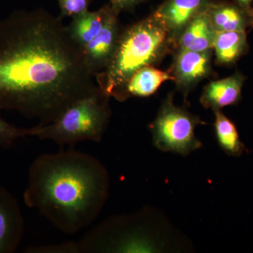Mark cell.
Masks as SVG:
<instances>
[{"label": "cell", "instance_id": "6da1fadb", "mask_svg": "<svg viewBox=\"0 0 253 253\" xmlns=\"http://www.w3.org/2000/svg\"><path fill=\"white\" fill-rule=\"evenodd\" d=\"M97 88L61 16L40 9L0 21V111L48 124Z\"/></svg>", "mask_w": 253, "mask_h": 253}, {"label": "cell", "instance_id": "7a4b0ae2", "mask_svg": "<svg viewBox=\"0 0 253 253\" xmlns=\"http://www.w3.org/2000/svg\"><path fill=\"white\" fill-rule=\"evenodd\" d=\"M109 185V174L99 159L69 148L33 161L23 201L56 229L74 235L99 217Z\"/></svg>", "mask_w": 253, "mask_h": 253}, {"label": "cell", "instance_id": "3957f363", "mask_svg": "<svg viewBox=\"0 0 253 253\" xmlns=\"http://www.w3.org/2000/svg\"><path fill=\"white\" fill-rule=\"evenodd\" d=\"M174 42L164 23L154 14L121 33L108 66L95 76L100 89L118 101L125 99V88L131 76L152 66Z\"/></svg>", "mask_w": 253, "mask_h": 253}, {"label": "cell", "instance_id": "277c9868", "mask_svg": "<svg viewBox=\"0 0 253 253\" xmlns=\"http://www.w3.org/2000/svg\"><path fill=\"white\" fill-rule=\"evenodd\" d=\"M109 96L97 89L78 100L54 122L33 126V135L61 147L72 148L81 141L99 142L111 116Z\"/></svg>", "mask_w": 253, "mask_h": 253}, {"label": "cell", "instance_id": "5b68a950", "mask_svg": "<svg viewBox=\"0 0 253 253\" xmlns=\"http://www.w3.org/2000/svg\"><path fill=\"white\" fill-rule=\"evenodd\" d=\"M201 123L199 118L174 106L169 96L151 126L154 144L166 152L189 154L202 146L194 132L195 127Z\"/></svg>", "mask_w": 253, "mask_h": 253}, {"label": "cell", "instance_id": "8992f818", "mask_svg": "<svg viewBox=\"0 0 253 253\" xmlns=\"http://www.w3.org/2000/svg\"><path fill=\"white\" fill-rule=\"evenodd\" d=\"M118 14L113 9L99 34L83 48L86 67L94 78L108 66L117 46L121 33Z\"/></svg>", "mask_w": 253, "mask_h": 253}, {"label": "cell", "instance_id": "52a82bcc", "mask_svg": "<svg viewBox=\"0 0 253 253\" xmlns=\"http://www.w3.org/2000/svg\"><path fill=\"white\" fill-rule=\"evenodd\" d=\"M25 221L17 200L0 187V253L16 252L22 241Z\"/></svg>", "mask_w": 253, "mask_h": 253}, {"label": "cell", "instance_id": "ba28073f", "mask_svg": "<svg viewBox=\"0 0 253 253\" xmlns=\"http://www.w3.org/2000/svg\"><path fill=\"white\" fill-rule=\"evenodd\" d=\"M211 50L199 52L179 49L171 73L178 87L188 90L208 77L211 69Z\"/></svg>", "mask_w": 253, "mask_h": 253}, {"label": "cell", "instance_id": "9c48e42d", "mask_svg": "<svg viewBox=\"0 0 253 253\" xmlns=\"http://www.w3.org/2000/svg\"><path fill=\"white\" fill-rule=\"evenodd\" d=\"M211 0H166L153 14L167 28L176 42L190 21L206 9Z\"/></svg>", "mask_w": 253, "mask_h": 253}, {"label": "cell", "instance_id": "30bf717a", "mask_svg": "<svg viewBox=\"0 0 253 253\" xmlns=\"http://www.w3.org/2000/svg\"><path fill=\"white\" fill-rule=\"evenodd\" d=\"M215 36L207 6L190 21L179 34L176 43L179 49L203 52L212 49Z\"/></svg>", "mask_w": 253, "mask_h": 253}, {"label": "cell", "instance_id": "8fae6325", "mask_svg": "<svg viewBox=\"0 0 253 253\" xmlns=\"http://www.w3.org/2000/svg\"><path fill=\"white\" fill-rule=\"evenodd\" d=\"M249 10L237 1H211L208 6L210 19L216 32H246L251 27Z\"/></svg>", "mask_w": 253, "mask_h": 253}, {"label": "cell", "instance_id": "7c38bea8", "mask_svg": "<svg viewBox=\"0 0 253 253\" xmlns=\"http://www.w3.org/2000/svg\"><path fill=\"white\" fill-rule=\"evenodd\" d=\"M244 78L239 73L230 77L211 82L205 87L201 102L206 109L215 111L237 104L241 98Z\"/></svg>", "mask_w": 253, "mask_h": 253}, {"label": "cell", "instance_id": "4fadbf2b", "mask_svg": "<svg viewBox=\"0 0 253 253\" xmlns=\"http://www.w3.org/2000/svg\"><path fill=\"white\" fill-rule=\"evenodd\" d=\"M113 9L111 4L105 5L97 11H87L72 18L66 27L70 36L82 49L99 34Z\"/></svg>", "mask_w": 253, "mask_h": 253}, {"label": "cell", "instance_id": "5bb4252c", "mask_svg": "<svg viewBox=\"0 0 253 253\" xmlns=\"http://www.w3.org/2000/svg\"><path fill=\"white\" fill-rule=\"evenodd\" d=\"M174 81L171 72L158 70L152 66H145L136 71L126 83L125 99L130 96L146 97L154 94L163 83Z\"/></svg>", "mask_w": 253, "mask_h": 253}, {"label": "cell", "instance_id": "9a60e30c", "mask_svg": "<svg viewBox=\"0 0 253 253\" xmlns=\"http://www.w3.org/2000/svg\"><path fill=\"white\" fill-rule=\"evenodd\" d=\"M248 46L245 31L216 32L213 48L220 64L235 63L247 51Z\"/></svg>", "mask_w": 253, "mask_h": 253}, {"label": "cell", "instance_id": "2e32d148", "mask_svg": "<svg viewBox=\"0 0 253 253\" xmlns=\"http://www.w3.org/2000/svg\"><path fill=\"white\" fill-rule=\"evenodd\" d=\"M215 113L216 136L221 149L232 156H240L246 149L244 144L240 140L239 133L235 125L224 116L220 110Z\"/></svg>", "mask_w": 253, "mask_h": 253}, {"label": "cell", "instance_id": "e0dca14e", "mask_svg": "<svg viewBox=\"0 0 253 253\" xmlns=\"http://www.w3.org/2000/svg\"><path fill=\"white\" fill-rule=\"evenodd\" d=\"M33 127L22 128L5 121L0 114V146L9 149L14 146L18 139L32 136Z\"/></svg>", "mask_w": 253, "mask_h": 253}, {"label": "cell", "instance_id": "ac0fdd59", "mask_svg": "<svg viewBox=\"0 0 253 253\" xmlns=\"http://www.w3.org/2000/svg\"><path fill=\"white\" fill-rule=\"evenodd\" d=\"M61 17H75L89 11L91 0H57Z\"/></svg>", "mask_w": 253, "mask_h": 253}, {"label": "cell", "instance_id": "d6986e66", "mask_svg": "<svg viewBox=\"0 0 253 253\" xmlns=\"http://www.w3.org/2000/svg\"><path fill=\"white\" fill-rule=\"evenodd\" d=\"M28 253H80L77 242L68 241L61 244L35 246L26 250Z\"/></svg>", "mask_w": 253, "mask_h": 253}, {"label": "cell", "instance_id": "ffe728a7", "mask_svg": "<svg viewBox=\"0 0 253 253\" xmlns=\"http://www.w3.org/2000/svg\"><path fill=\"white\" fill-rule=\"evenodd\" d=\"M145 0H110L111 6L118 13L122 11H129L141 4Z\"/></svg>", "mask_w": 253, "mask_h": 253}, {"label": "cell", "instance_id": "44dd1931", "mask_svg": "<svg viewBox=\"0 0 253 253\" xmlns=\"http://www.w3.org/2000/svg\"><path fill=\"white\" fill-rule=\"evenodd\" d=\"M253 0H236L239 4L246 8H251Z\"/></svg>", "mask_w": 253, "mask_h": 253}, {"label": "cell", "instance_id": "7402d4cb", "mask_svg": "<svg viewBox=\"0 0 253 253\" xmlns=\"http://www.w3.org/2000/svg\"><path fill=\"white\" fill-rule=\"evenodd\" d=\"M250 18H251V27L253 28V7L250 8Z\"/></svg>", "mask_w": 253, "mask_h": 253}]
</instances>
